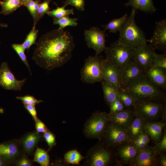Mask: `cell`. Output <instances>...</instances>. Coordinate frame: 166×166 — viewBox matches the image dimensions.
I'll use <instances>...</instances> for the list:
<instances>
[{"label":"cell","instance_id":"cell-29","mask_svg":"<svg viewBox=\"0 0 166 166\" xmlns=\"http://www.w3.org/2000/svg\"><path fill=\"white\" fill-rule=\"evenodd\" d=\"M33 161L39 163L41 166H49V157L47 152L38 148L35 152Z\"/></svg>","mask_w":166,"mask_h":166},{"label":"cell","instance_id":"cell-23","mask_svg":"<svg viewBox=\"0 0 166 166\" xmlns=\"http://www.w3.org/2000/svg\"><path fill=\"white\" fill-rule=\"evenodd\" d=\"M40 133L34 131L27 133L19 142L24 152L30 155L34 151L42 138Z\"/></svg>","mask_w":166,"mask_h":166},{"label":"cell","instance_id":"cell-26","mask_svg":"<svg viewBox=\"0 0 166 166\" xmlns=\"http://www.w3.org/2000/svg\"><path fill=\"white\" fill-rule=\"evenodd\" d=\"M2 7L0 14L7 15L13 13L21 6L22 4L20 0H4L0 1Z\"/></svg>","mask_w":166,"mask_h":166},{"label":"cell","instance_id":"cell-38","mask_svg":"<svg viewBox=\"0 0 166 166\" xmlns=\"http://www.w3.org/2000/svg\"><path fill=\"white\" fill-rule=\"evenodd\" d=\"M16 98L21 100L24 105L31 104L35 105L43 102L42 100H38L34 96L29 95L22 96H17Z\"/></svg>","mask_w":166,"mask_h":166},{"label":"cell","instance_id":"cell-13","mask_svg":"<svg viewBox=\"0 0 166 166\" xmlns=\"http://www.w3.org/2000/svg\"><path fill=\"white\" fill-rule=\"evenodd\" d=\"M148 45L154 50H160L164 53L166 51V20L164 19L156 22L152 38L147 40Z\"/></svg>","mask_w":166,"mask_h":166},{"label":"cell","instance_id":"cell-48","mask_svg":"<svg viewBox=\"0 0 166 166\" xmlns=\"http://www.w3.org/2000/svg\"><path fill=\"white\" fill-rule=\"evenodd\" d=\"M7 164L0 157V166H7Z\"/></svg>","mask_w":166,"mask_h":166},{"label":"cell","instance_id":"cell-18","mask_svg":"<svg viewBox=\"0 0 166 166\" xmlns=\"http://www.w3.org/2000/svg\"><path fill=\"white\" fill-rule=\"evenodd\" d=\"M121 86L132 79L146 74L144 69L131 60L121 69Z\"/></svg>","mask_w":166,"mask_h":166},{"label":"cell","instance_id":"cell-6","mask_svg":"<svg viewBox=\"0 0 166 166\" xmlns=\"http://www.w3.org/2000/svg\"><path fill=\"white\" fill-rule=\"evenodd\" d=\"M107 113L97 110L86 120L83 129L86 138L99 140L102 138L109 121Z\"/></svg>","mask_w":166,"mask_h":166},{"label":"cell","instance_id":"cell-39","mask_svg":"<svg viewBox=\"0 0 166 166\" xmlns=\"http://www.w3.org/2000/svg\"><path fill=\"white\" fill-rule=\"evenodd\" d=\"M52 0H44L43 2L40 3L38 10V16L39 19L42 18L50 11L51 8L49 6V4Z\"/></svg>","mask_w":166,"mask_h":166},{"label":"cell","instance_id":"cell-25","mask_svg":"<svg viewBox=\"0 0 166 166\" xmlns=\"http://www.w3.org/2000/svg\"><path fill=\"white\" fill-rule=\"evenodd\" d=\"M125 5L145 12H154L156 10L152 0H129Z\"/></svg>","mask_w":166,"mask_h":166},{"label":"cell","instance_id":"cell-17","mask_svg":"<svg viewBox=\"0 0 166 166\" xmlns=\"http://www.w3.org/2000/svg\"><path fill=\"white\" fill-rule=\"evenodd\" d=\"M116 149L117 160L120 165L128 164L139 151L135 145L129 140L117 147Z\"/></svg>","mask_w":166,"mask_h":166},{"label":"cell","instance_id":"cell-20","mask_svg":"<svg viewBox=\"0 0 166 166\" xmlns=\"http://www.w3.org/2000/svg\"><path fill=\"white\" fill-rule=\"evenodd\" d=\"M146 121V120L144 119L135 114V117L126 129L129 140H134L142 134L145 132Z\"/></svg>","mask_w":166,"mask_h":166},{"label":"cell","instance_id":"cell-41","mask_svg":"<svg viewBox=\"0 0 166 166\" xmlns=\"http://www.w3.org/2000/svg\"><path fill=\"white\" fill-rule=\"evenodd\" d=\"M85 3V0H65L63 6L65 7L68 5H70L77 10L84 11Z\"/></svg>","mask_w":166,"mask_h":166},{"label":"cell","instance_id":"cell-27","mask_svg":"<svg viewBox=\"0 0 166 166\" xmlns=\"http://www.w3.org/2000/svg\"><path fill=\"white\" fill-rule=\"evenodd\" d=\"M128 17V14L126 13L121 17L113 19L107 24L102 26L105 31L108 30L110 32L116 33L121 29Z\"/></svg>","mask_w":166,"mask_h":166},{"label":"cell","instance_id":"cell-50","mask_svg":"<svg viewBox=\"0 0 166 166\" xmlns=\"http://www.w3.org/2000/svg\"><path fill=\"white\" fill-rule=\"evenodd\" d=\"M0 26L1 27H7V25L5 23H0Z\"/></svg>","mask_w":166,"mask_h":166},{"label":"cell","instance_id":"cell-47","mask_svg":"<svg viewBox=\"0 0 166 166\" xmlns=\"http://www.w3.org/2000/svg\"><path fill=\"white\" fill-rule=\"evenodd\" d=\"M141 142L148 145L150 140L149 138L148 134L145 132L143 133L141 135Z\"/></svg>","mask_w":166,"mask_h":166},{"label":"cell","instance_id":"cell-42","mask_svg":"<svg viewBox=\"0 0 166 166\" xmlns=\"http://www.w3.org/2000/svg\"><path fill=\"white\" fill-rule=\"evenodd\" d=\"M109 107L110 109L109 113H117L126 109L123 104L118 98L114 101Z\"/></svg>","mask_w":166,"mask_h":166},{"label":"cell","instance_id":"cell-22","mask_svg":"<svg viewBox=\"0 0 166 166\" xmlns=\"http://www.w3.org/2000/svg\"><path fill=\"white\" fill-rule=\"evenodd\" d=\"M146 74L154 85L161 89H166V69L159 67L153 68L147 71Z\"/></svg>","mask_w":166,"mask_h":166},{"label":"cell","instance_id":"cell-46","mask_svg":"<svg viewBox=\"0 0 166 166\" xmlns=\"http://www.w3.org/2000/svg\"><path fill=\"white\" fill-rule=\"evenodd\" d=\"M159 156L157 158V160L158 166H166V153L158 154Z\"/></svg>","mask_w":166,"mask_h":166},{"label":"cell","instance_id":"cell-1","mask_svg":"<svg viewBox=\"0 0 166 166\" xmlns=\"http://www.w3.org/2000/svg\"><path fill=\"white\" fill-rule=\"evenodd\" d=\"M35 44L32 59L39 67L49 71L68 62L75 47L70 32L58 28L42 35Z\"/></svg>","mask_w":166,"mask_h":166},{"label":"cell","instance_id":"cell-12","mask_svg":"<svg viewBox=\"0 0 166 166\" xmlns=\"http://www.w3.org/2000/svg\"><path fill=\"white\" fill-rule=\"evenodd\" d=\"M26 81V78L20 80H17L10 70L8 63H2L0 67V86L3 89L20 91Z\"/></svg>","mask_w":166,"mask_h":166},{"label":"cell","instance_id":"cell-45","mask_svg":"<svg viewBox=\"0 0 166 166\" xmlns=\"http://www.w3.org/2000/svg\"><path fill=\"white\" fill-rule=\"evenodd\" d=\"M24 107L32 117L34 120L37 117L35 105L31 104L24 105Z\"/></svg>","mask_w":166,"mask_h":166},{"label":"cell","instance_id":"cell-28","mask_svg":"<svg viewBox=\"0 0 166 166\" xmlns=\"http://www.w3.org/2000/svg\"><path fill=\"white\" fill-rule=\"evenodd\" d=\"M118 96L126 109H133L137 101L128 93L122 89H119Z\"/></svg>","mask_w":166,"mask_h":166},{"label":"cell","instance_id":"cell-43","mask_svg":"<svg viewBox=\"0 0 166 166\" xmlns=\"http://www.w3.org/2000/svg\"><path fill=\"white\" fill-rule=\"evenodd\" d=\"M35 124L36 132L38 133H44L49 129L46 125L37 117L34 120Z\"/></svg>","mask_w":166,"mask_h":166},{"label":"cell","instance_id":"cell-7","mask_svg":"<svg viewBox=\"0 0 166 166\" xmlns=\"http://www.w3.org/2000/svg\"><path fill=\"white\" fill-rule=\"evenodd\" d=\"M105 59L115 67L121 69L131 60L133 49L122 44L118 40L106 47Z\"/></svg>","mask_w":166,"mask_h":166},{"label":"cell","instance_id":"cell-9","mask_svg":"<svg viewBox=\"0 0 166 166\" xmlns=\"http://www.w3.org/2000/svg\"><path fill=\"white\" fill-rule=\"evenodd\" d=\"M101 139L115 148L128 140L126 129L110 121H108Z\"/></svg>","mask_w":166,"mask_h":166},{"label":"cell","instance_id":"cell-8","mask_svg":"<svg viewBox=\"0 0 166 166\" xmlns=\"http://www.w3.org/2000/svg\"><path fill=\"white\" fill-rule=\"evenodd\" d=\"M103 58L99 55L89 56L85 60L80 71L81 80L88 84H93L103 81L102 61Z\"/></svg>","mask_w":166,"mask_h":166},{"label":"cell","instance_id":"cell-31","mask_svg":"<svg viewBox=\"0 0 166 166\" xmlns=\"http://www.w3.org/2000/svg\"><path fill=\"white\" fill-rule=\"evenodd\" d=\"M85 158L77 150L73 149L69 151L64 155V159L67 163L73 164H78Z\"/></svg>","mask_w":166,"mask_h":166},{"label":"cell","instance_id":"cell-4","mask_svg":"<svg viewBox=\"0 0 166 166\" xmlns=\"http://www.w3.org/2000/svg\"><path fill=\"white\" fill-rule=\"evenodd\" d=\"M136 10L132 8L121 29L118 40L121 43L133 49L139 45L147 42L145 34L135 21Z\"/></svg>","mask_w":166,"mask_h":166},{"label":"cell","instance_id":"cell-33","mask_svg":"<svg viewBox=\"0 0 166 166\" xmlns=\"http://www.w3.org/2000/svg\"><path fill=\"white\" fill-rule=\"evenodd\" d=\"M38 32V30L36 29L35 26H33L31 30L27 35L24 42L21 44L25 50L26 49L28 51L31 46L36 44Z\"/></svg>","mask_w":166,"mask_h":166},{"label":"cell","instance_id":"cell-49","mask_svg":"<svg viewBox=\"0 0 166 166\" xmlns=\"http://www.w3.org/2000/svg\"><path fill=\"white\" fill-rule=\"evenodd\" d=\"M31 0H20L22 4V6H24L26 4Z\"/></svg>","mask_w":166,"mask_h":166},{"label":"cell","instance_id":"cell-34","mask_svg":"<svg viewBox=\"0 0 166 166\" xmlns=\"http://www.w3.org/2000/svg\"><path fill=\"white\" fill-rule=\"evenodd\" d=\"M40 2V0H32L24 6L27 8L33 18V26H36L37 23L39 20L38 16V10Z\"/></svg>","mask_w":166,"mask_h":166},{"label":"cell","instance_id":"cell-30","mask_svg":"<svg viewBox=\"0 0 166 166\" xmlns=\"http://www.w3.org/2000/svg\"><path fill=\"white\" fill-rule=\"evenodd\" d=\"M77 20V18H72L69 17V16H67L59 18H53V23L54 25H58L59 29L63 30L67 26H76L78 24Z\"/></svg>","mask_w":166,"mask_h":166},{"label":"cell","instance_id":"cell-14","mask_svg":"<svg viewBox=\"0 0 166 166\" xmlns=\"http://www.w3.org/2000/svg\"><path fill=\"white\" fill-rule=\"evenodd\" d=\"M19 143L16 140L0 144V157L8 165L15 162L21 152Z\"/></svg>","mask_w":166,"mask_h":166},{"label":"cell","instance_id":"cell-16","mask_svg":"<svg viewBox=\"0 0 166 166\" xmlns=\"http://www.w3.org/2000/svg\"><path fill=\"white\" fill-rule=\"evenodd\" d=\"M101 65L103 81L120 89L121 86L120 69L105 58L102 59Z\"/></svg>","mask_w":166,"mask_h":166},{"label":"cell","instance_id":"cell-51","mask_svg":"<svg viewBox=\"0 0 166 166\" xmlns=\"http://www.w3.org/2000/svg\"><path fill=\"white\" fill-rule=\"evenodd\" d=\"M0 44H1V42H0Z\"/></svg>","mask_w":166,"mask_h":166},{"label":"cell","instance_id":"cell-21","mask_svg":"<svg viewBox=\"0 0 166 166\" xmlns=\"http://www.w3.org/2000/svg\"><path fill=\"white\" fill-rule=\"evenodd\" d=\"M166 126V122L161 120L149 121H146L145 124V132L149 138L156 143L159 142L162 138L163 129Z\"/></svg>","mask_w":166,"mask_h":166},{"label":"cell","instance_id":"cell-37","mask_svg":"<svg viewBox=\"0 0 166 166\" xmlns=\"http://www.w3.org/2000/svg\"><path fill=\"white\" fill-rule=\"evenodd\" d=\"M154 150L157 154L165 153L166 151V127L163 129V133L162 139L153 147Z\"/></svg>","mask_w":166,"mask_h":166},{"label":"cell","instance_id":"cell-11","mask_svg":"<svg viewBox=\"0 0 166 166\" xmlns=\"http://www.w3.org/2000/svg\"><path fill=\"white\" fill-rule=\"evenodd\" d=\"M105 31L94 26L84 30V34L86 44L89 48L95 50V55H99L106 47Z\"/></svg>","mask_w":166,"mask_h":166},{"label":"cell","instance_id":"cell-35","mask_svg":"<svg viewBox=\"0 0 166 166\" xmlns=\"http://www.w3.org/2000/svg\"><path fill=\"white\" fill-rule=\"evenodd\" d=\"M11 47L19 56L21 61L24 63L26 66L30 74L32 75V73L30 65L25 53V49L22 46L21 44H13L11 45Z\"/></svg>","mask_w":166,"mask_h":166},{"label":"cell","instance_id":"cell-36","mask_svg":"<svg viewBox=\"0 0 166 166\" xmlns=\"http://www.w3.org/2000/svg\"><path fill=\"white\" fill-rule=\"evenodd\" d=\"M159 67L166 69V53H156L153 58L152 67Z\"/></svg>","mask_w":166,"mask_h":166},{"label":"cell","instance_id":"cell-3","mask_svg":"<svg viewBox=\"0 0 166 166\" xmlns=\"http://www.w3.org/2000/svg\"><path fill=\"white\" fill-rule=\"evenodd\" d=\"M91 147L85 157L84 165L87 166H119L116 148L109 146L101 139Z\"/></svg>","mask_w":166,"mask_h":166},{"label":"cell","instance_id":"cell-10","mask_svg":"<svg viewBox=\"0 0 166 166\" xmlns=\"http://www.w3.org/2000/svg\"><path fill=\"white\" fill-rule=\"evenodd\" d=\"M156 53L147 43H142L133 49L131 60L141 67L146 73L151 69Z\"/></svg>","mask_w":166,"mask_h":166},{"label":"cell","instance_id":"cell-19","mask_svg":"<svg viewBox=\"0 0 166 166\" xmlns=\"http://www.w3.org/2000/svg\"><path fill=\"white\" fill-rule=\"evenodd\" d=\"M135 116L133 109H126L117 113H107L109 121L115 123L126 129L129 126Z\"/></svg>","mask_w":166,"mask_h":166},{"label":"cell","instance_id":"cell-15","mask_svg":"<svg viewBox=\"0 0 166 166\" xmlns=\"http://www.w3.org/2000/svg\"><path fill=\"white\" fill-rule=\"evenodd\" d=\"M128 165L130 166H158L157 154L153 147L148 145L139 150L136 156Z\"/></svg>","mask_w":166,"mask_h":166},{"label":"cell","instance_id":"cell-44","mask_svg":"<svg viewBox=\"0 0 166 166\" xmlns=\"http://www.w3.org/2000/svg\"><path fill=\"white\" fill-rule=\"evenodd\" d=\"M15 163L16 165L18 166H31L32 165L31 161L25 155H23L20 157L18 158Z\"/></svg>","mask_w":166,"mask_h":166},{"label":"cell","instance_id":"cell-40","mask_svg":"<svg viewBox=\"0 0 166 166\" xmlns=\"http://www.w3.org/2000/svg\"><path fill=\"white\" fill-rule=\"evenodd\" d=\"M43 136L48 146V151L50 150L56 144L55 135L48 130L43 133Z\"/></svg>","mask_w":166,"mask_h":166},{"label":"cell","instance_id":"cell-32","mask_svg":"<svg viewBox=\"0 0 166 166\" xmlns=\"http://www.w3.org/2000/svg\"><path fill=\"white\" fill-rule=\"evenodd\" d=\"M57 5V8L49 11L47 14L49 16L52 17L53 18H59L65 16H69L70 14H74V10L73 9H66L65 7H60Z\"/></svg>","mask_w":166,"mask_h":166},{"label":"cell","instance_id":"cell-24","mask_svg":"<svg viewBox=\"0 0 166 166\" xmlns=\"http://www.w3.org/2000/svg\"><path fill=\"white\" fill-rule=\"evenodd\" d=\"M101 82L105 101L109 107L114 101L118 99V89L113 85L106 83L104 81Z\"/></svg>","mask_w":166,"mask_h":166},{"label":"cell","instance_id":"cell-2","mask_svg":"<svg viewBox=\"0 0 166 166\" xmlns=\"http://www.w3.org/2000/svg\"><path fill=\"white\" fill-rule=\"evenodd\" d=\"M131 95L137 101L152 100L166 102V95L144 74L130 81L120 88Z\"/></svg>","mask_w":166,"mask_h":166},{"label":"cell","instance_id":"cell-5","mask_svg":"<svg viewBox=\"0 0 166 166\" xmlns=\"http://www.w3.org/2000/svg\"><path fill=\"white\" fill-rule=\"evenodd\" d=\"M135 114L149 121L159 119L166 122V102L152 100L137 102L133 109Z\"/></svg>","mask_w":166,"mask_h":166}]
</instances>
